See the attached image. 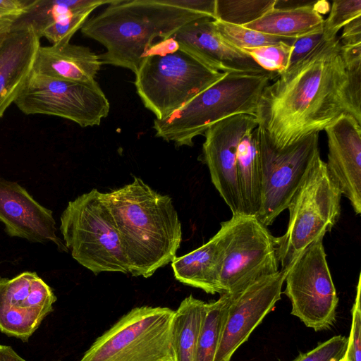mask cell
Returning <instances> with one entry per match:
<instances>
[{
  "label": "cell",
  "instance_id": "74e56055",
  "mask_svg": "<svg viewBox=\"0 0 361 361\" xmlns=\"http://www.w3.org/2000/svg\"><path fill=\"white\" fill-rule=\"evenodd\" d=\"M339 39L341 47L361 44V16L351 20L343 27Z\"/></svg>",
  "mask_w": 361,
  "mask_h": 361
},
{
  "label": "cell",
  "instance_id": "5b68a950",
  "mask_svg": "<svg viewBox=\"0 0 361 361\" xmlns=\"http://www.w3.org/2000/svg\"><path fill=\"white\" fill-rule=\"evenodd\" d=\"M277 77L272 74L227 73L180 109L162 120L154 121L156 137L179 147L193 145V139L226 118L255 116L264 87Z\"/></svg>",
  "mask_w": 361,
  "mask_h": 361
},
{
  "label": "cell",
  "instance_id": "4fadbf2b",
  "mask_svg": "<svg viewBox=\"0 0 361 361\" xmlns=\"http://www.w3.org/2000/svg\"><path fill=\"white\" fill-rule=\"evenodd\" d=\"M257 126L255 116L238 114L216 123L204 133L202 160L233 215L244 214L237 169L238 144L246 133Z\"/></svg>",
  "mask_w": 361,
  "mask_h": 361
},
{
  "label": "cell",
  "instance_id": "5bb4252c",
  "mask_svg": "<svg viewBox=\"0 0 361 361\" xmlns=\"http://www.w3.org/2000/svg\"><path fill=\"white\" fill-rule=\"evenodd\" d=\"M286 271L262 276L230 294L231 301L214 361H230L281 300ZM229 294V293H228Z\"/></svg>",
  "mask_w": 361,
  "mask_h": 361
},
{
  "label": "cell",
  "instance_id": "ac0fdd59",
  "mask_svg": "<svg viewBox=\"0 0 361 361\" xmlns=\"http://www.w3.org/2000/svg\"><path fill=\"white\" fill-rule=\"evenodd\" d=\"M170 37L180 48L220 72L275 75L261 68L248 54L225 42L218 34L212 18L202 17L191 21Z\"/></svg>",
  "mask_w": 361,
  "mask_h": 361
},
{
  "label": "cell",
  "instance_id": "30bf717a",
  "mask_svg": "<svg viewBox=\"0 0 361 361\" xmlns=\"http://www.w3.org/2000/svg\"><path fill=\"white\" fill-rule=\"evenodd\" d=\"M260 161L261 205L257 218L265 226L288 208L315 159L320 155L319 133L284 149L276 148L259 126L255 128Z\"/></svg>",
  "mask_w": 361,
  "mask_h": 361
},
{
  "label": "cell",
  "instance_id": "f546056e",
  "mask_svg": "<svg viewBox=\"0 0 361 361\" xmlns=\"http://www.w3.org/2000/svg\"><path fill=\"white\" fill-rule=\"evenodd\" d=\"M293 44L279 42L241 51L266 71L279 75L288 69Z\"/></svg>",
  "mask_w": 361,
  "mask_h": 361
},
{
  "label": "cell",
  "instance_id": "e0dca14e",
  "mask_svg": "<svg viewBox=\"0 0 361 361\" xmlns=\"http://www.w3.org/2000/svg\"><path fill=\"white\" fill-rule=\"evenodd\" d=\"M327 136V171L356 214L361 213V124L342 114L324 130Z\"/></svg>",
  "mask_w": 361,
  "mask_h": 361
},
{
  "label": "cell",
  "instance_id": "836d02e7",
  "mask_svg": "<svg viewBox=\"0 0 361 361\" xmlns=\"http://www.w3.org/2000/svg\"><path fill=\"white\" fill-rule=\"evenodd\" d=\"M361 274L359 275L355 300L352 308V324L345 361H361Z\"/></svg>",
  "mask_w": 361,
  "mask_h": 361
},
{
  "label": "cell",
  "instance_id": "52a82bcc",
  "mask_svg": "<svg viewBox=\"0 0 361 361\" xmlns=\"http://www.w3.org/2000/svg\"><path fill=\"white\" fill-rule=\"evenodd\" d=\"M341 196L319 155L288 205L286 231L275 237L281 270L286 271L305 248L331 231L341 216Z\"/></svg>",
  "mask_w": 361,
  "mask_h": 361
},
{
  "label": "cell",
  "instance_id": "484cf974",
  "mask_svg": "<svg viewBox=\"0 0 361 361\" xmlns=\"http://www.w3.org/2000/svg\"><path fill=\"white\" fill-rule=\"evenodd\" d=\"M230 301V294L223 293L217 300L207 303L194 361L214 360Z\"/></svg>",
  "mask_w": 361,
  "mask_h": 361
},
{
  "label": "cell",
  "instance_id": "603a6c76",
  "mask_svg": "<svg viewBox=\"0 0 361 361\" xmlns=\"http://www.w3.org/2000/svg\"><path fill=\"white\" fill-rule=\"evenodd\" d=\"M237 169L244 214L257 216L261 205L262 176L255 129L246 133L238 144Z\"/></svg>",
  "mask_w": 361,
  "mask_h": 361
},
{
  "label": "cell",
  "instance_id": "ffe728a7",
  "mask_svg": "<svg viewBox=\"0 0 361 361\" xmlns=\"http://www.w3.org/2000/svg\"><path fill=\"white\" fill-rule=\"evenodd\" d=\"M101 66L99 55L90 48L69 42L40 46L32 72L59 80L91 84L96 81Z\"/></svg>",
  "mask_w": 361,
  "mask_h": 361
},
{
  "label": "cell",
  "instance_id": "7c38bea8",
  "mask_svg": "<svg viewBox=\"0 0 361 361\" xmlns=\"http://www.w3.org/2000/svg\"><path fill=\"white\" fill-rule=\"evenodd\" d=\"M319 237L305 248L286 270L283 291L291 302V314L319 331L336 322L338 297Z\"/></svg>",
  "mask_w": 361,
  "mask_h": 361
},
{
  "label": "cell",
  "instance_id": "2e32d148",
  "mask_svg": "<svg viewBox=\"0 0 361 361\" xmlns=\"http://www.w3.org/2000/svg\"><path fill=\"white\" fill-rule=\"evenodd\" d=\"M0 221L11 237L31 243L52 242L60 252H68L64 242L56 235L52 211L38 203L17 182L1 177Z\"/></svg>",
  "mask_w": 361,
  "mask_h": 361
},
{
  "label": "cell",
  "instance_id": "7402d4cb",
  "mask_svg": "<svg viewBox=\"0 0 361 361\" xmlns=\"http://www.w3.org/2000/svg\"><path fill=\"white\" fill-rule=\"evenodd\" d=\"M315 2L294 8H274L243 27L269 35L291 39L322 31L324 19L314 8Z\"/></svg>",
  "mask_w": 361,
  "mask_h": 361
},
{
  "label": "cell",
  "instance_id": "60d3db41",
  "mask_svg": "<svg viewBox=\"0 0 361 361\" xmlns=\"http://www.w3.org/2000/svg\"><path fill=\"white\" fill-rule=\"evenodd\" d=\"M343 361H345V360H343Z\"/></svg>",
  "mask_w": 361,
  "mask_h": 361
},
{
  "label": "cell",
  "instance_id": "83f0119b",
  "mask_svg": "<svg viewBox=\"0 0 361 361\" xmlns=\"http://www.w3.org/2000/svg\"><path fill=\"white\" fill-rule=\"evenodd\" d=\"M219 36L232 47L242 50L286 42L293 44L295 39L285 38L264 34L243 26L235 25L214 20Z\"/></svg>",
  "mask_w": 361,
  "mask_h": 361
},
{
  "label": "cell",
  "instance_id": "8992f818",
  "mask_svg": "<svg viewBox=\"0 0 361 361\" xmlns=\"http://www.w3.org/2000/svg\"><path fill=\"white\" fill-rule=\"evenodd\" d=\"M60 222L64 244L80 264L95 275L106 271L129 273L104 192L94 188L70 201Z\"/></svg>",
  "mask_w": 361,
  "mask_h": 361
},
{
  "label": "cell",
  "instance_id": "9a60e30c",
  "mask_svg": "<svg viewBox=\"0 0 361 361\" xmlns=\"http://www.w3.org/2000/svg\"><path fill=\"white\" fill-rule=\"evenodd\" d=\"M57 298L36 272L0 276V331L26 341L51 313Z\"/></svg>",
  "mask_w": 361,
  "mask_h": 361
},
{
  "label": "cell",
  "instance_id": "f35d334b",
  "mask_svg": "<svg viewBox=\"0 0 361 361\" xmlns=\"http://www.w3.org/2000/svg\"><path fill=\"white\" fill-rule=\"evenodd\" d=\"M0 361H27L11 346L0 344ZM60 361V360H55Z\"/></svg>",
  "mask_w": 361,
  "mask_h": 361
},
{
  "label": "cell",
  "instance_id": "d4e9b609",
  "mask_svg": "<svg viewBox=\"0 0 361 361\" xmlns=\"http://www.w3.org/2000/svg\"><path fill=\"white\" fill-rule=\"evenodd\" d=\"M113 0H35L27 12L16 21L9 32L30 28L39 37L51 24L71 15L108 5Z\"/></svg>",
  "mask_w": 361,
  "mask_h": 361
},
{
  "label": "cell",
  "instance_id": "d6a6232c",
  "mask_svg": "<svg viewBox=\"0 0 361 361\" xmlns=\"http://www.w3.org/2000/svg\"><path fill=\"white\" fill-rule=\"evenodd\" d=\"M348 339L338 335L319 343L312 350L300 353L292 361H343L345 359Z\"/></svg>",
  "mask_w": 361,
  "mask_h": 361
},
{
  "label": "cell",
  "instance_id": "4dcf8cb0",
  "mask_svg": "<svg viewBox=\"0 0 361 361\" xmlns=\"http://www.w3.org/2000/svg\"><path fill=\"white\" fill-rule=\"evenodd\" d=\"M361 16V0L334 1L329 15L324 20L323 37L327 41L336 37V34L344 25Z\"/></svg>",
  "mask_w": 361,
  "mask_h": 361
},
{
  "label": "cell",
  "instance_id": "3957f363",
  "mask_svg": "<svg viewBox=\"0 0 361 361\" xmlns=\"http://www.w3.org/2000/svg\"><path fill=\"white\" fill-rule=\"evenodd\" d=\"M202 17L209 16L164 0H113L102 12L87 19L80 30L105 47L106 51L99 55L102 65L135 73L157 38L166 39Z\"/></svg>",
  "mask_w": 361,
  "mask_h": 361
},
{
  "label": "cell",
  "instance_id": "1f68e13d",
  "mask_svg": "<svg viewBox=\"0 0 361 361\" xmlns=\"http://www.w3.org/2000/svg\"><path fill=\"white\" fill-rule=\"evenodd\" d=\"M93 11L85 10L51 24L40 32L39 38L45 37L51 44L69 43L73 35L81 29Z\"/></svg>",
  "mask_w": 361,
  "mask_h": 361
},
{
  "label": "cell",
  "instance_id": "d590c367",
  "mask_svg": "<svg viewBox=\"0 0 361 361\" xmlns=\"http://www.w3.org/2000/svg\"><path fill=\"white\" fill-rule=\"evenodd\" d=\"M323 41H324L323 30L295 39L293 44L288 68L304 59Z\"/></svg>",
  "mask_w": 361,
  "mask_h": 361
},
{
  "label": "cell",
  "instance_id": "e575fe53",
  "mask_svg": "<svg viewBox=\"0 0 361 361\" xmlns=\"http://www.w3.org/2000/svg\"><path fill=\"white\" fill-rule=\"evenodd\" d=\"M35 0H0V33H8L13 23L25 14Z\"/></svg>",
  "mask_w": 361,
  "mask_h": 361
},
{
  "label": "cell",
  "instance_id": "f1b7e54d",
  "mask_svg": "<svg viewBox=\"0 0 361 361\" xmlns=\"http://www.w3.org/2000/svg\"><path fill=\"white\" fill-rule=\"evenodd\" d=\"M348 74V114L361 124V44L341 47Z\"/></svg>",
  "mask_w": 361,
  "mask_h": 361
},
{
  "label": "cell",
  "instance_id": "b9f144b4",
  "mask_svg": "<svg viewBox=\"0 0 361 361\" xmlns=\"http://www.w3.org/2000/svg\"></svg>",
  "mask_w": 361,
  "mask_h": 361
},
{
  "label": "cell",
  "instance_id": "ab89813d",
  "mask_svg": "<svg viewBox=\"0 0 361 361\" xmlns=\"http://www.w3.org/2000/svg\"><path fill=\"white\" fill-rule=\"evenodd\" d=\"M7 33H0V47L1 46L3 42L4 41Z\"/></svg>",
  "mask_w": 361,
  "mask_h": 361
},
{
  "label": "cell",
  "instance_id": "277c9868",
  "mask_svg": "<svg viewBox=\"0 0 361 361\" xmlns=\"http://www.w3.org/2000/svg\"><path fill=\"white\" fill-rule=\"evenodd\" d=\"M180 48L171 37L154 43L135 73L145 108L162 120L225 75Z\"/></svg>",
  "mask_w": 361,
  "mask_h": 361
},
{
  "label": "cell",
  "instance_id": "6da1fadb",
  "mask_svg": "<svg viewBox=\"0 0 361 361\" xmlns=\"http://www.w3.org/2000/svg\"><path fill=\"white\" fill-rule=\"evenodd\" d=\"M348 74L338 37L323 41L263 90L255 117L282 149L348 114Z\"/></svg>",
  "mask_w": 361,
  "mask_h": 361
},
{
  "label": "cell",
  "instance_id": "8d00e7d4",
  "mask_svg": "<svg viewBox=\"0 0 361 361\" xmlns=\"http://www.w3.org/2000/svg\"><path fill=\"white\" fill-rule=\"evenodd\" d=\"M166 3L216 18V0H164Z\"/></svg>",
  "mask_w": 361,
  "mask_h": 361
},
{
  "label": "cell",
  "instance_id": "7a4b0ae2",
  "mask_svg": "<svg viewBox=\"0 0 361 361\" xmlns=\"http://www.w3.org/2000/svg\"><path fill=\"white\" fill-rule=\"evenodd\" d=\"M129 273L149 278L171 262L182 240L181 224L171 198L141 178L104 192Z\"/></svg>",
  "mask_w": 361,
  "mask_h": 361
},
{
  "label": "cell",
  "instance_id": "8fae6325",
  "mask_svg": "<svg viewBox=\"0 0 361 361\" xmlns=\"http://www.w3.org/2000/svg\"><path fill=\"white\" fill-rule=\"evenodd\" d=\"M14 104L26 115L59 116L83 128L99 126L110 110V103L97 81L78 83L32 71Z\"/></svg>",
  "mask_w": 361,
  "mask_h": 361
},
{
  "label": "cell",
  "instance_id": "ba28073f",
  "mask_svg": "<svg viewBox=\"0 0 361 361\" xmlns=\"http://www.w3.org/2000/svg\"><path fill=\"white\" fill-rule=\"evenodd\" d=\"M174 313L166 307L133 308L98 337L80 361H175Z\"/></svg>",
  "mask_w": 361,
  "mask_h": 361
},
{
  "label": "cell",
  "instance_id": "4316f807",
  "mask_svg": "<svg viewBox=\"0 0 361 361\" xmlns=\"http://www.w3.org/2000/svg\"><path fill=\"white\" fill-rule=\"evenodd\" d=\"M276 0H216L215 20L244 26L274 8Z\"/></svg>",
  "mask_w": 361,
  "mask_h": 361
},
{
  "label": "cell",
  "instance_id": "9c48e42d",
  "mask_svg": "<svg viewBox=\"0 0 361 361\" xmlns=\"http://www.w3.org/2000/svg\"><path fill=\"white\" fill-rule=\"evenodd\" d=\"M216 234L222 251V294H234L252 281L279 271L275 237L257 216L233 215L221 223Z\"/></svg>",
  "mask_w": 361,
  "mask_h": 361
},
{
  "label": "cell",
  "instance_id": "cb8c5ba5",
  "mask_svg": "<svg viewBox=\"0 0 361 361\" xmlns=\"http://www.w3.org/2000/svg\"><path fill=\"white\" fill-rule=\"evenodd\" d=\"M207 303L190 295L183 299L175 310L172 322L175 361H194Z\"/></svg>",
  "mask_w": 361,
  "mask_h": 361
},
{
  "label": "cell",
  "instance_id": "d6986e66",
  "mask_svg": "<svg viewBox=\"0 0 361 361\" xmlns=\"http://www.w3.org/2000/svg\"><path fill=\"white\" fill-rule=\"evenodd\" d=\"M40 39L30 29L7 33L0 47V118L31 74Z\"/></svg>",
  "mask_w": 361,
  "mask_h": 361
},
{
  "label": "cell",
  "instance_id": "44dd1931",
  "mask_svg": "<svg viewBox=\"0 0 361 361\" xmlns=\"http://www.w3.org/2000/svg\"><path fill=\"white\" fill-rule=\"evenodd\" d=\"M222 251L216 233L196 250L171 262L174 276L180 283L209 294H222L219 285Z\"/></svg>",
  "mask_w": 361,
  "mask_h": 361
}]
</instances>
